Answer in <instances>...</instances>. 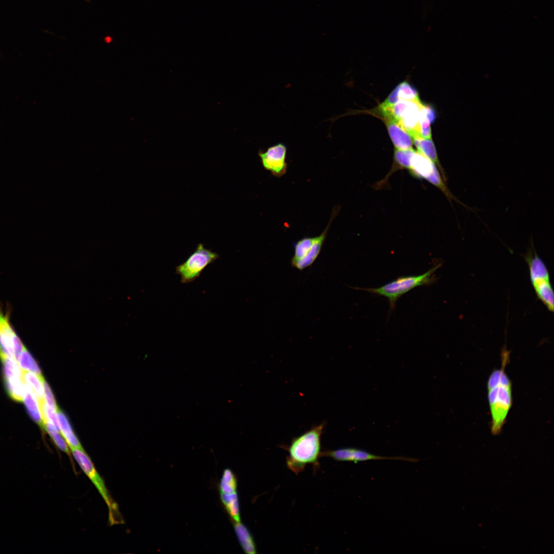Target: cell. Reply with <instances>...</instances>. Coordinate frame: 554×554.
<instances>
[{"label":"cell","mask_w":554,"mask_h":554,"mask_svg":"<svg viewBox=\"0 0 554 554\" xmlns=\"http://www.w3.org/2000/svg\"><path fill=\"white\" fill-rule=\"evenodd\" d=\"M502 366L490 374L487 384L491 416V432L498 435L502 431L512 405V384L505 372L509 361V351L505 347L501 352Z\"/></svg>","instance_id":"6da1fadb"},{"label":"cell","mask_w":554,"mask_h":554,"mask_svg":"<svg viewBox=\"0 0 554 554\" xmlns=\"http://www.w3.org/2000/svg\"><path fill=\"white\" fill-rule=\"evenodd\" d=\"M440 266L439 263L424 273L400 276L379 287L355 289L386 298L389 304V311L391 312L394 309L397 301L404 294L416 287L434 284L437 281L435 272Z\"/></svg>","instance_id":"7a4b0ae2"},{"label":"cell","mask_w":554,"mask_h":554,"mask_svg":"<svg viewBox=\"0 0 554 554\" xmlns=\"http://www.w3.org/2000/svg\"><path fill=\"white\" fill-rule=\"evenodd\" d=\"M323 424H320L294 439L289 448L287 465L298 472L308 463L316 461L320 453Z\"/></svg>","instance_id":"3957f363"},{"label":"cell","mask_w":554,"mask_h":554,"mask_svg":"<svg viewBox=\"0 0 554 554\" xmlns=\"http://www.w3.org/2000/svg\"><path fill=\"white\" fill-rule=\"evenodd\" d=\"M525 260L528 266L531 284L538 299L548 310L553 312L554 293L546 265L535 250L531 249L525 255Z\"/></svg>","instance_id":"277c9868"},{"label":"cell","mask_w":554,"mask_h":554,"mask_svg":"<svg viewBox=\"0 0 554 554\" xmlns=\"http://www.w3.org/2000/svg\"><path fill=\"white\" fill-rule=\"evenodd\" d=\"M339 209H333L329 222L324 231L314 237H304L294 245V254L291 260L292 267L302 270L310 266L319 255L326 239L331 224L338 213Z\"/></svg>","instance_id":"5b68a950"},{"label":"cell","mask_w":554,"mask_h":554,"mask_svg":"<svg viewBox=\"0 0 554 554\" xmlns=\"http://www.w3.org/2000/svg\"><path fill=\"white\" fill-rule=\"evenodd\" d=\"M219 257L218 253L200 243L186 261L175 267V273L180 276L182 283H190L197 279L203 271Z\"/></svg>","instance_id":"8992f818"},{"label":"cell","mask_w":554,"mask_h":554,"mask_svg":"<svg viewBox=\"0 0 554 554\" xmlns=\"http://www.w3.org/2000/svg\"><path fill=\"white\" fill-rule=\"evenodd\" d=\"M422 103L420 100L402 101L389 107L378 109L390 114L412 138L420 137L419 113Z\"/></svg>","instance_id":"52a82bcc"},{"label":"cell","mask_w":554,"mask_h":554,"mask_svg":"<svg viewBox=\"0 0 554 554\" xmlns=\"http://www.w3.org/2000/svg\"><path fill=\"white\" fill-rule=\"evenodd\" d=\"M408 170L414 176L426 180L440 189L449 201L459 202L447 188L437 166L417 150H413Z\"/></svg>","instance_id":"ba28073f"},{"label":"cell","mask_w":554,"mask_h":554,"mask_svg":"<svg viewBox=\"0 0 554 554\" xmlns=\"http://www.w3.org/2000/svg\"><path fill=\"white\" fill-rule=\"evenodd\" d=\"M71 451L76 462L95 486L107 504L111 524L115 523V515L118 513L117 505L110 497L103 480L96 470L91 460L83 448H73L71 449Z\"/></svg>","instance_id":"9c48e42d"},{"label":"cell","mask_w":554,"mask_h":554,"mask_svg":"<svg viewBox=\"0 0 554 554\" xmlns=\"http://www.w3.org/2000/svg\"><path fill=\"white\" fill-rule=\"evenodd\" d=\"M258 155L263 168L275 177L285 175L288 164L286 162L287 147L279 143L270 146L265 151L260 150Z\"/></svg>","instance_id":"30bf717a"},{"label":"cell","mask_w":554,"mask_h":554,"mask_svg":"<svg viewBox=\"0 0 554 554\" xmlns=\"http://www.w3.org/2000/svg\"><path fill=\"white\" fill-rule=\"evenodd\" d=\"M25 348L11 326L8 316L0 309V356H9L16 359Z\"/></svg>","instance_id":"8fae6325"},{"label":"cell","mask_w":554,"mask_h":554,"mask_svg":"<svg viewBox=\"0 0 554 554\" xmlns=\"http://www.w3.org/2000/svg\"><path fill=\"white\" fill-rule=\"evenodd\" d=\"M329 457L339 461H348L358 463L369 460H396L417 462L418 459L405 457H384L371 453L365 450L356 448L347 447L339 448L329 451Z\"/></svg>","instance_id":"7c38bea8"},{"label":"cell","mask_w":554,"mask_h":554,"mask_svg":"<svg viewBox=\"0 0 554 554\" xmlns=\"http://www.w3.org/2000/svg\"><path fill=\"white\" fill-rule=\"evenodd\" d=\"M378 115L385 123L390 138L395 147L400 150L412 148L413 138L388 112L378 110Z\"/></svg>","instance_id":"4fadbf2b"},{"label":"cell","mask_w":554,"mask_h":554,"mask_svg":"<svg viewBox=\"0 0 554 554\" xmlns=\"http://www.w3.org/2000/svg\"><path fill=\"white\" fill-rule=\"evenodd\" d=\"M416 89L409 83L403 82L399 84L380 106L389 107L399 101L419 100Z\"/></svg>","instance_id":"5bb4252c"},{"label":"cell","mask_w":554,"mask_h":554,"mask_svg":"<svg viewBox=\"0 0 554 554\" xmlns=\"http://www.w3.org/2000/svg\"><path fill=\"white\" fill-rule=\"evenodd\" d=\"M413 141L417 148V151L435 164L439 169L444 181L446 182L447 177L445 172L439 161L436 148L432 139L418 137L413 138Z\"/></svg>","instance_id":"9a60e30c"},{"label":"cell","mask_w":554,"mask_h":554,"mask_svg":"<svg viewBox=\"0 0 554 554\" xmlns=\"http://www.w3.org/2000/svg\"><path fill=\"white\" fill-rule=\"evenodd\" d=\"M23 401L31 418L38 424L43 425L44 420L41 403L25 384Z\"/></svg>","instance_id":"2e32d148"},{"label":"cell","mask_w":554,"mask_h":554,"mask_svg":"<svg viewBox=\"0 0 554 554\" xmlns=\"http://www.w3.org/2000/svg\"><path fill=\"white\" fill-rule=\"evenodd\" d=\"M57 418L59 430L70 448H83L65 414L58 410Z\"/></svg>","instance_id":"e0dca14e"},{"label":"cell","mask_w":554,"mask_h":554,"mask_svg":"<svg viewBox=\"0 0 554 554\" xmlns=\"http://www.w3.org/2000/svg\"><path fill=\"white\" fill-rule=\"evenodd\" d=\"M234 528L243 550L248 554L256 553L254 540L249 530L241 521L234 522Z\"/></svg>","instance_id":"ac0fdd59"},{"label":"cell","mask_w":554,"mask_h":554,"mask_svg":"<svg viewBox=\"0 0 554 554\" xmlns=\"http://www.w3.org/2000/svg\"><path fill=\"white\" fill-rule=\"evenodd\" d=\"M23 381L31 389L41 403L43 400L44 387L42 375H38L30 371H22Z\"/></svg>","instance_id":"d6986e66"},{"label":"cell","mask_w":554,"mask_h":554,"mask_svg":"<svg viewBox=\"0 0 554 554\" xmlns=\"http://www.w3.org/2000/svg\"><path fill=\"white\" fill-rule=\"evenodd\" d=\"M220 493V498L227 512L233 522H240V513L237 492L231 493Z\"/></svg>","instance_id":"ffe728a7"},{"label":"cell","mask_w":554,"mask_h":554,"mask_svg":"<svg viewBox=\"0 0 554 554\" xmlns=\"http://www.w3.org/2000/svg\"><path fill=\"white\" fill-rule=\"evenodd\" d=\"M16 361L22 371H30L42 375L38 364L26 348L19 353Z\"/></svg>","instance_id":"44dd1931"},{"label":"cell","mask_w":554,"mask_h":554,"mask_svg":"<svg viewBox=\"0 0 554 554\" xmlns=\"http://www.w3.org/2000/svg\"><path fill=\"white\" fill-rule=\"evenodd\" d=\"M9 395L16 401H22L25 391V383L22 377L5 380Z\"/></svg>","instance_id":"7402d4cb"},{"label":"cell","mask_w":554,"mask_h":554,"mask_svg":"<svg viewBox=\"0 0 554 554\" xmlns=\"http://www.w3.org/2000/svg\"><path fill=\"white\" fill-rule=\"evenodd\" d=\"M237 480L233 472L229 468L224 470L219 484L220 492L231 493L236 492Z\"/></svg>","instance_id":"603a6c76"},{"label":"cell","mask_w":554,"mask_h":554,"mask_svg":"<svg viewBox=\"0 0 554 554\" xmlns=\"http://www.w3.org/2000/svg\"><path fill=\"white\" fill-rule=\"evenodd\" d=\"M43 425L56 446L62 451L69 454V446L60 431L51 423L44 421Z\"/></svg>","instance_id":"cb8c5ba5"},{"label":"cell","mask_w":554,"mask_h":554,"mask_svg":"<svg viewBox=\"0 0 554 554\" xmlns=\"http://www.w3.org/2000/svg\"><path fill=\"white\" fill-rule=\"evenodd\" d=\"M413 150V148L408 150L395 149L393 156L394 167L392 168L391 172H392L398 169H408Z\"/></svg>","instance_id":"d4e9b609"},{"label":"cell","mask_w":554,"mask_h":554,"mask_svg":"<svg viewBox=\"0 0 554 554\" xmlns=\"http://www.w3.org/2000/svg\"><path fill=\"white\" fill-rule=\"evenodd\" d=\"M44 393L43 400L42 403L48 408L57 410L55 400L51 389L45 380L44 381Z\"/></svg>","instance_id":"484cf974"},{"label":"cell","mask_w":554,"mask_h":554,"mask_svg":"<svg viewBox=\"0 0 554 554\" xmlns=\"http://www.w3.org/2000/svg\"><path fill=\"white\" fill-rule=\"evenodd\" d=\"M104 41L105 43L109 44L112 41V37L110 36H107L104 37Z\"/></svg>","instance_id":"4316f807"},{"label":"cell","mask_w":554,"mask_h":554,"mask_svg":"<svg viewBox=\"0 0 554 554\" xmlns=\"http://www.w3.org/2000/svg\"><path fill=\"white\" fill-rule=\"evenodd\" d=\"M84 1L88 2V3H90L91 2V0H84Z\"/></svg>","instance_id":"83f0119b"}]
</instances>
